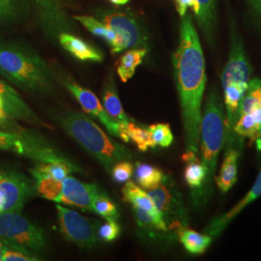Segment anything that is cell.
Segmentation results:
<instances>
[{
  "mask_svg": "<svg viewBox=\"0 0 261 261\" xmlns=\"http://www.w3.org/2000/svg\"><path fill=\"white\" fill-rule=\"evenodd\" d=\"M64 84L70 93L75 97L76 101L82 106L84 112L99 119V121L103 124L112 136L119 138V124L112 120L108 112H106L103 105L92 91L72 81H66Z\"/></svg>",
  "mask_w": 261,
  "mask_h": 261,
  "instance_id": "4fadbf2b",
  "label": "cell"
},
{
  "mask_svg": "<svg viewBox=\"0 0 261 261\" xmlns=\"http://www.w3.org/2000/svg\"><path fill=\"white\" fill-rule=\"evenodd\" d=\"M240 139L254 140L261 149V80L252 79L243 96L238 120L234 127Z\"/></svg>",
  "mask_w": 261,
  "mask_h": 261,
  "instance_id": "8992f818",
  "label": "cell"
},
{
  "mask_svg": "<svg viewBox=\"0 0 261 261\" xmlns=\"http://www.w3.org/2000/svg\"><path fill=\"white\" fill-rule=\"evenodd\" d=\"M57 39L61 47L81 61L102 62L103 60V53L82 38L68 32H62Z\"/></svg>",
  "mask_w": 261,
  "mask_h": 261,
  "instance_id": "ffe728a7",
  "label": "cell"
},
{
  "mask_svg": "<svg viewBox=\"0 0 261 261\" xmlns=\"http://www.w3.org/2000/svg\"><path fill=\"white\" fill-rule=\"evenodd\" d=\"M33 5L43 28L50 37H58L73 27L59 0H28Z\"/></svg>",
  "mask_w": 261,
  "mask_h": 261,
  "instance_id": "7c38bea8",
  "label": "cell"
},
{
  "mask_svg": "<svg viewBox=\"0 0 261 261\" xmlns=\"http://www.w3.org/2000/svg\"><path fill=\"white\" fill-rule=\"evenodd\" d=\"M34 169L37 170L38 172L49 175L60 181L69 176L71 173L80 170V168L72 162H70L68 159L49 163H37V166Z\"/></svg>",
  "mask_w": 261,
  "mask_h": 261,
  "instance_id": "4316f807",
  "label": "cell"
},
{
  "mask_svg": "<svg viewBox=\"0 0 261 261\" xmlns=\"http://www.w3.org/2000/svg\"><path fill=\"white\" fill-rule=\"evenodd\" d=\"M5 247H6V244L2 241V239L0 238V260H2V255H3V252L5 250Z\"/></svg>",
  "mask_w": 261,
  "mask_h": 261,
  "instance_id": "60d3db41",
  "label": "cell"
},
{
  "mask_svg": "<svg viewBox=\"0 0 261 261\" xmlns=\"http://www.w3.org/2000/svg\"><path fill=\"white\" fill-rule=\"evenodd\" d=\"M102 99L106 112H108L112 120L119 124V139L125 142H130L127 135V126L130 121L123 110L113 76H111L106 84Z\"/></svg>",
  "mask_w": 261,
  "mask_h": 261,
  "instance_id": "d6986e66",
  "label": "cell"
},
{
  "mask_svg": "<svg viewBox=\"0 0 261 261\" xmlns=\"http://www.w3.org/2000/svg\"><path fill=\"white\" fill-rule=\"evenodd\" d=\"M42 258L31 255L19 249L6 245L2 255V261H38Z\"/></svg>",
  "mask_w": 261,
  "mask_h": 261,
  "instance_id": "d590c367",
  "label": "cell"
},
{
  "mask_svg": "<svg viewBox=\"0 0 261 261\" xmlns=\"http://www.w3.org/2000/svg\"><path fill=\"white\" fill-rule=\"evenodd\" d=\"M123 200L130 203L133 208H137L140 211H143L150 216H152L159 225L161 226L164 232H168V227L161 212L159 211L154 200L149 196V194L140 186L136 185L133 181L125 182V185L122 189Z\"/></svg>",
  "mask_w": 261,
  "mask_h": 261,
  "instance_id": "ac0fdd59",
  "label": "cell"
},
{
  "mask_svg": "<svg viewBox=\"0 0 261 261\" xmlns=\"http://www.w3.org/2000/svg\"><path fill=\"white\" fill-rule=\"evenodd\" d=\"M0 97L3 99L5 111L10 117L35 125L45 126V123L29 108L19 92L2 80H0Z\"/></svg>",
  "mask_w": 261,
  "mask_h": 261,
  "instance_id": "e0dca14e",
  "label": "cell"
},
{
  "mask_svg": "<svg viewBox=\"0 0 261 261\" xmlns=\"http://www.w3.org/2000/svg\"><path fill=\"white\" fill-rule=\"evenodd\" d=\"M225 132V112L224 103L218 92L213 87L207 95L204 107L201 113L199 147L200 163L205 168L206 177L204 184L197 194L198 199L208 200L212 192L215 171L218 160L224 145Z\"/></svg>",
  "mask_w": 261,
  "mask_h": 261,
  "instance_id": "277c9868",
  "label": "cell"
},
{
  "mask_svg": "<svg viewBox=\"0 0 261 261\" xmlns=\"http://www.w3.org/2000/svg\"><path fill=\"white\" fill-rule=\"evenodd\" d=\"M8 117V113L5 111V107H4V103H3V99L0 97V124H3L7 121Z\"/></svg>",
  "mask_w": 261,
  "mask_h": 261,
  "instance_id": "74e56055",
  "label": "cell"
},
{
  "mask_svg": "<svg viewBox=\"0 0 261 261\" xmlns=\"http://www.w3.org/2000/svg\"><path fill=\"white\" fill-rule=\"evenodd\" d=\"M59 125L75 142L96 159L108 173L113 166L132 158L130 151L112 140L95 122L80 112H66L59 116Z\"/></svg>",
  "mask_w": 261,
  "mask_h": 261,
  "instance_id": "3957f363",
  "label": "cell"
},
{
  "mask_svg": "<svg viewBox=\"0 0 261 261\" xmlns=\"http://www.w3.org/2000/svg\"><path fill=\"white\" fill-rule=\"evenodd\" d=\"M0 150L13 151L33 159L37 163H49L67 159L44 139L28 132L9 133L0 130Z\"/></svg>",
  "mask_w": 261,
  "mask_h": 261,
  "instance_id": "52a82bcc",
  "label": "cell"
},
{
  "mask_svg": "<svg viewBox=\"0 0 261 261\" xmlns=\"http://www.w3.org/2000/svg\"><path fill=\"white\" fill-rule=\"evenodd\" d=\"M28 0H0V22L9 23L19 19L27 11Z\"/></svg>",
  "mask_w": 261,
  "mask_h": 261,
  "instance_id": "83f0119b",
  "label": "cell"
},
{
  "mask_svg": "<svg viewBox=\"0 0 261 261\" xmlns=\"http://www.w3.org/2000/svg\"><path fill=\"white\" fill-rule=\"evenodd\" d=\"M252 75V66L239 36L233 33L231 36L229 56L222 74V84L229 82L249 84Z\"/></svg>",
  "mask_w": 261,
  "mask_h": 261,
  "instance_id": "9a60e30c",
  "label": "cell"
},
{
  "mask_svg": "<svg viewBox=\"0 0 261 261\" xmlns=\"http://www.w3.org/2000/svg\"><path fill=\"white\" fill-rule=\"evenodd\" d=\"M30 173L35 181V189L38 195L53 201H57L62 189V181L49 175L38 172L34 168L30 169Z\"/></svg>",
  "mask_w": 261,
  "mask_h": 261,
  "instance_id": "603a6c76",
  "label": "cell"
},
{
  "mask_svg": "<svg viewBox=\"0 0 261 261\" xmlns=\"http://www.w3.org/2000/svg\"><path fill=\"white\" fill-rule=\"evenodd\" d=\"M253 9L261 15V0H250Z\"/></svg>",
  "mask_w": 261,
  "mask_h": 261,
  "instance_id": "f35d334b",
  "label": "cell"
},
{
  "mask_svg": "<svg viewBox=\"0 0 261 261\" xmlns=\"http://www.w3.org/2000/svg\"><path fill=\"white\" fill-rule=\"evenodd\" d=\"M135 178L140 188L149 191L161 185L166 176L159 168L148 164L138 163L135 170Z\"/></svg>",
  "mask_w": 261,
  "mask_h": 261,
  "instance_id": "d4e9b609",
  "label": "cell"
},
{
  "mask_svg": "<svg viewBox=\"0 0 261 261\" xmlns=\"http://www.w3.org/2000/svg\"><path fill=\"white\" fill-rule=\"evenodd\" d=\"M261 197V171L257 178L255 179L252 188L249 192L241 198L235 205L224 214L216 216L205 227V233L211 237H218L223 233L225 228L230 224L234 219L240 214L246 207Z\"/></svg>",
  "mask_w": 261,
  "mask_h": 261,
  "instance_id": "2e32d148",
  "label": "cell"
},
{
  "mask_svg": "<svg viewBox=\"0 0 261 261\" xmlns=\"http://www.w3.org/2000/svg\"><path fill=\"white\" fill-rule=\"evenodd\" d=\"M34 192L35 183L33 184L24 174L14 170L0 171V214L20 213Z\"/></svg>",
  "mask_w": 261,
  "mask_h": 261,
  "instance_id": "9c48e42d",
  "label": "cell"
},
{
  "mask_svg": "<svg viewBox=\"0 0 261 261\" xmlns=\"http://www.w3.org/2000/svg\"><path fill=\"white\" fill-rule=\"evenodd\" d=\"M120 231V226L116 220H107V223L98 229V234L105 242H112L119 236Z\"/></svg>",
  "mask_w": 261,
  "mask_h": 261,
  "instance_id": "e575fe53",
  "label": "cell"
},
{
  "mask_svg": "<svg viewBox=\"0 0 261 261\" xmlns=\"http://www.w3.org/2000/svg\"><path fill=\"white\" fill-rule=\"evenodd\" d=\"M155 147H168L173 141V135L170 126L166 123L153 124L148 127Z\"/></svg>",
  "mask_w": 261,
  "mask_h": 261,
  "instance_id": "1f68e13d",
  "label": "cell"
},
{
  "mask_svg": "<svg viewBox=\"0 0 261 261\" xmlns=\"http://www.w3.org/2000/svg\"><path fill=\"white\" fill-rule=\"evenodd\" d=\"M186 163V168L184 170L185 181L190 188L197 190L199 193L205 181V168L197 158L190 160Z\"/></svg>",
  "mask_w": 261,
  "mask_h": 261,
  "instance_id": "f546056e",
  "label": "cell"
},
{
  "mask_svg": "<svg viewBox=\"0 0 261 261\" xmlns=\"http://www.w3.org/2000/svg\"><path fill=\"white\" fill-rule=\"evenodd\" d=\"M74 19L83 24L94 36L103 39L110 45L112 49L115 47L117 40L115 33L101 19L99 20L91 16H74Z\"/></svg>",
  "mask_w": 261,
  "mask_h": 261,
  "instance_id": "484cf974",
  "label": "cell"
},
{
  "mask_svg": "<svg viewBox=\"0 0 261 261\" xmlns=\"http://www.w3.org/2000/svg\"><path fill=\"white\" fill-rule=\"evenodd\" d=\"M175 7L181 18L186 15L189 9L193 11L196 18L199 14V5L196 0H175Z\"/></svg>",
  "mask_w": 261,
  "mask_h": 261,
  "instance_id": "8d00e7d4",
  "label": "cell"
},
{
  "mask_svg": "<svg viewBox=\"0 0 261 261\" xmlns=\"http://www.w3.org/2000/svg\"><path fill=\"white\" fill-rule=\"evenodd\" d=\"M127 135L130 141H133L142 152H145L149 148H155L148 128H142L130 122L127 126Z\"/></svg>",
  "mask_w": 261,
  "mask_h": 261,
  "instance_id": "4dcf8cb0",
  "label": "cell"
},
{
  "mask_svg": "<svg viewBox=\"0 0 261 261\" xmlns=\"http://www.w3.org/2000/svg\"><path fill=\"white\" fill-rule=\"evenodd\" d=\"M0 75L34 93H47L54 86L47 62L32 48L16 42H0Z\"/></svg>",
  "mask_w": 261,
  "mask_h": 261,
  "instance_id": "7a4b0ae2",
  "label": "cell"
},
{
  "mask_svg": "<svg viewBox=\"0 0 261 261\" xmlns=\"http://www.w3.org/2000/svg\"><path fill=\"white\" fill-rule=\"evenodd\" d=\"M98 195L99 192L96 185L81 182L69 175L62 180L61 193L56 202L93 212L94 200Z\"/></svg>",
  "mask_w": 261,
  "mask_h": 261,
  "instance_id": "5bb4252c",
  "label": "cell"
},
{
  "mask_svg": "<svg viewBox=\"0 0 261 261\" xmlns=\"http://www.w3.org/2000/svg\"><path fill=\"white\" fill-rule=\"evenodd\" d=\"M147 193L154 200L168 229L174 227L179 231L187 227L188 217L183 201L177 190L168 185L167 177L161 185L147 191Z\"/></svg>",
  "mask_w": 261,
  "mask_h": 261,
  "instance_id": "8fae6325",
  "label": "cell"
},
{
  "mask_svg": "<svg viewBox=\"0 0 261 261\" xmlns=\"http://www.w3.org/2000/svg\"><path fill=\"white\" fill-rule=\"evenodd\" d=\"M241 152L238 150L224 151V161L219 175L216 178V184L221 193H227L237 182L238 176V160Z\"/></svg>",
  "mask_w": 261,
  "mask_h": 261,
  "instance_id": "44dd1931",
  "label": "cell"
},
{
  "mask_svg": "<svg viewBox=\"0 0 261 261\" xmlns=\"http://www.w3.org/2000/svg\"><path fill=\"white\" fill-rule=\"evenodd\" d=\"M100 19L116 35L113 55L135 47H147V38L140 22L133 15L122 11L109 10L100 14Z\"/></svg>",
  "mask_w": 261,
  "mask_h": 261,
  "instance_id": "ba28073f",
  "label": "cell"
},
{
  "mask_svg": "<svg viewBox=\"0 0 261 261\" xmlns=\"http://www.w3.org/2000/svg\"><path fill=\"white\" fill-rule=\"evenodd\" d=\"M178 237L187 251L193 254L203 253L212 242V237L210 235L198 233L187 227L178 231Z\"/></svg>",
  "mask_w": 261,
  "mask_h": 261,
  "instance_id": "cb8c5ba5",
  "label": "cell"
},
{
  "mask_svg": "<svg viewBox=\"0 0 261 261\" xmlns=\"http://www.w3.org/2000/svg\"><path fill=\"white\" fill-rule=\"evenodd\" d=\"M199 5V14L196 17L199 28L206 36H209L213 30L216 20L217 0H196Z\"/></svg>",
  "mask_w": 261,
  "mask_h": 261,
  "instance_id": "f1b7e54d",
  "label": "cell"
},
{
  "mask_svg": "<svg viewBox=\"0 0 261 261\" xmlns=\"http://www.w3.org/2000/svg\"><path fill=\"white\" fill-rule=\"evenodd\" d=\"M60 229L66 239L81 248H94L100 242L98 229L92 222L77 212L56 204Z\"/></svg>",
  "mask_w": 261,
  "mask_h": 261,
  "instance_id": "30bf717a",
  "label": "cell"
},
{
  "mask_svg": "<svg viewBox=\"0 0 261 261\" xmlns=\"http://www.w3.org/2000/svg\"><path fill=\"white\" fill-rule=\"evenodd\" d=\"M93 212L100 215L106 220H117L119 217L116 205L110 198L101 194L96 196L94 200Z\"/></svg>",
  "mask_w": 261,
  "mask_h": 261,
  "instance_id": "d6a6232c",
  "label": "cell"
},
{
  "mask_svg": "<svg viewBox=\"0 0 261 261\" xmlns=\"http://www.w3.org/2000/svg\"><path fill=\"white\" fill-rule=\"evenodd\" d=\"M147 55V47H135L126 51L118 60L116 71L123 83L130 80Z\"/></svg>",
  "mask_w": 261,
  "mask_h": 261,
  "instance_id": "7402d4cb",
  "label": "cell"
},
{
  "mask_svg": "<svg viewBox=\"0 0 261 261\" xmlns=\"http://www.w3.org/2000/svg\"><path fill=\"white\" fill-rule=\"evenodd\" d=\"M111 3H112L113 5H116V6H123V5H126L130 0H109Z\"/></svg>",
  "mask_w": 261,
  "mask_h": 261,
  "instance_id": "ab89813d",
  "label": "cell"
},
{
  "mask_svg": "<svg viewBox=\"0 0 261 261\" xmlns=\"http://www.w3.org/2000/svg\"><path fill=\"white\" fill-rule=\"evenodd\" d=\"M186 152L197 155L202 101L205 90V59L192 17H182L177 48L172 56Z\"/></svg>",
  "mask_w": 261,
  "mask_h": 261,
  "instance_id": "6da1fadb",
  "label": "cell"
},
{
  "mask_svg": "<svg viewBox=\"0 0 261 261\" xmlns=\"http://www.w3.org/2000/svg\"><path fill=\"white\" fill-rule=\"evenodd\" d=\"M0 238L6 245L37 257L47 247L44 231L19 212L0 214Z\"/></svg>",
  "mask_w": 261,
  "mask_h": 261,
  "instance_id": "5b68a950",
  "label": "cell"
},
{
  "mask_svg": "<svg viewBox=\"0 0 261 261\" xmlns=\"http://www.w3.org/2000/svg\"><path fill=\"white\" fill-rule=\"evenodd\" d=\"M112 177L117 183H125L130 180L134 173V167L128 161H121L112 168Z\"/></svg>",
  "mask_w": 261,
  "mask_h": 261,
  "instance_id": "836d02e7",
  "label": "cell"
}]
</instances>
